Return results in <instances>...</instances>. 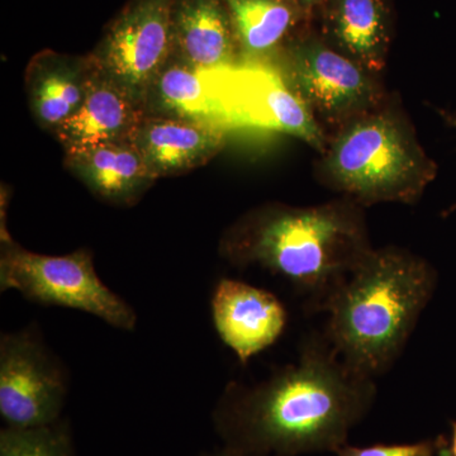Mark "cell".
<instances>
[{
  "label": "cell",
  "mask_w": 456,
  "mask_h": 456,
  "mask_svg": "<svg viewBox=\"0 0 456 456\" xmlns=\"http://www.w3.org/2000/svg\"><path fill=\"white\" fill-rule=\"evenodd\" d=\"M375 398V379L342 362L325 336H314L297 362L263 382L228 384L213 424L226 448L246 455L336 452Z\"/></svg>",
  "instance_id": "1"
},
{
  "label": "cell",
  "mask_w": 456,
  "mask_h": 456,
  "mask_svg": "<svg viewBox=\"0 0 456 456\" xmlns=\"http://www.w3.org/2000/svg\"><path fill=\"white\" fill-rule=\"evenodd\" d=\"M436 288V273L404 248L370 251L330 296L325 338L342 362L375 379L403 353Z\"/></svg>",
  "instance_id": "2"
},
{
  "label": "cell",
  "mask_w": 456,
  "mask_h": 456,
  "mask_svg": "<svg viewBox=\"0 0 456 456\" xmlns=\"http://www.w3.org/2000/svg\"><path fill=\"white\" fill-rule=\"evenodd\" d=\"M371 250L362 206L347 198L265 209L237 228L224 248L237 265L285 279L312 311H321Z\"/></svg>",
  "instance_id": "3"
},
{
  "label": "cell",
  "mask_w": 456,
  "mask_h": 456,
  "mask_svg": "<svg viewBox=\"0 0 456 456\" xmlns=\"http://www.w3.org/2000/svg\"><path fill=\"white\" fill-rule=\"evenodd\" d=\"M436 171L410 122L384 103L336 131L321 160L322 182L362 207L415 203Z\"/></svg>",
  "instance_id": "4"
},
{
  "label": "cell",
  "mask_w": 456,
  "mask_h": 456,
  "mask_svg": "<svg viewBox=\"0 0 456 456\" xmlns=\"http://www.w3.org/2000/svg\"><path fill=\"white\" fill-rule=\"evenodd\" d=\"M0 290H16L41 305L71 308L132 331L137 314L101 278L88 250L49 256L18 248L3 231Z\"/></svg>",
  "instance_id": "5"
},
{
  "label": "cell",
  "mask_w": 456,
  "mask_h": 456,
  "mask_svg": "<svg viewBox=\"0 0 456 456\" xmlns=\"http://www.w3.org/2000/svg\"><path fill=\"white\" fill-rule=\"evenodd\" d=\"M281 71L321 127L340 130L384 103L377 74L334 49L323 37L307 35L292 41Z\"/></svg>",
  "instance_id": "6"
},
{
  "label": "cell",
  "mask_w": 456,
  "mask_h": 456,
  "mask_svg": "<svg viewBox=\"0 0 456 456\" xmlns=\"http://www.w3.org/2000/svg\"><path fill=\"white\" fill-rule=\"evenodd\" d=\"M175 0H134L114 20L90 68L143 107L147 93L174 55Z\"/></svg>",
  "instance_id": "7"
},
{
  "label": "cell",
  "mask_w": 456,
  "mask_h": 456,
  "mask_svg": "<svg viewBox=\"0 0 456 456\" xmlns=\"http://www.w3.org/2000/svg\"><path fill=\"white\" fill-rule=\"evenodd\" d=\"M69 393L66 369L35 326L0 338V415L9 428L60 419Z\"/></svg>",
  "instance_id": "8"
},
{
  "label": "cell",
  "mask_w": 456,
  "mask_h": 456,
  "mask_svg": "<svg viewBox=\"0 0 456 456\" xmlns=\"http://www.w3.org/2000/svg\"><path fill=\"white\" fill-rule=\"evenodd\" d=\"M218 71L232 131L281 132L305 141L321 154L325 151V131L281 69L265 61H239Z\"/></svg>",
  "instance_id": "9"
},
{
  "label": "cell",
  "mask_w": 456,
  "mask_h": 456,
  "mask_svg": "<svg viewBox=\"0 0 456 456\" xmlns=\"http://www.w3.org/2000/svg\"><path fill=\"white\" fill-rule=\"evenodd\" d=\"M211 311L216 331L242 365L273 346L288 323V312L277 296L230 278L216 284Z\"/></svg>",
  "instance_id": "10"
},
{
  "label": "cell",
  "mask_w": 456,
  "mask_h": 456,
  "mask_svg": "<svg viewBox=\"0 0 456 456\" xmlns=\"http://www.w3.org/2000/svg\"><path fill=\"white\" fill-rule=\"evenodd\" d=\"M145 117L143 107L127 92L89 65L83 103L53 131L65 152H73L104 143L131 142Z\"/></svg>",
  "instance_id": "11"
},
{
  "label": "cell",
  "mask_w": 456,
  "mask_h": 456,
  "mask_svg": "<svg viewBox=\"0 0 456 456\" xmlns=\"http://www.w3.org/2000/svg\"><path fill=\"white\" fill-rule=\"evenodd\" d=\"M143 110L146 116L232 131L222 97L218 68L198 69L179 59L173 61L171 57L147 93Z\"/></svg>",
  "instance_id": "12"
},
{
  "label": "cell",
  "mask_w": 456,
  "mask_h": 456,
  "mask_svg": "<svg viewBox=\"0 0 456 456\" xmlns=\"http://www.w3.org/2000/svg\"><path fill=\"white\" fill-rule=\"evenodd\" d=\"M318 9L327 44L371 73L383 70L392 36L389 0H325Z\"/></svg>",
  "instance_id": "13"
},
{
  "label": "cell",
  "mask_w": 456,
  "mask_h": 456,
  "mask_svg": "<svg viewBox=\"0 0 456 456\" xmlns=\"http://www.w3.org/2000/svg\"><path fill=\"white\" fill-rule=\"evenodd\" d=\"M224 136L226 132L200 123L146 116L131 143L160 178L206 164L221 151Z\"/></svg>",
  "instance_id": "14"
},
{
  "label": "cell",
  "mask_w": 456,
  "mask_h": 456,
  "mask_svg": "<svg viewBox=\"0 0 456 456\" xmlns=\"http://www.w3.org/2000/svg\"><path fill=\"white\" fill-rule=\"evenodd\" d=\"M174 55L198 69L237 64L239 44L226 0H175Z\"/></svg>",
  "instance_id": "15"
},
{
  "label": "cell",
  "mask_w": 456,
  "mask_h": 456,
  "mask_svg": "<svg viewBox=\"0 0 456 456\" xmlns=\"http://www.w3.org/2000/svg\"><path fill=\"white\" fill-rule=\"evenodd\" d=\"M65 154L66 167L95 196L110 203L136 202L158 179L131 142L104 143Z\"/></svg>",
  "instance_id": "16"
},
{
  "label": "cell",
  "mask_w": 456,
  "mask_h": 456,
  "mask_svg": "<svg viewBox=\"0 0 456 456\" xmlns=\"http://www.w3.org/2000/svg\"><path fill=\"white\" fill-rule=\"evenodd\" d=\"M240 53L244 61L278 49L303 18L308 16L293 0H226Z\"/></svg>",
  "instance_id": "17"
},
{
  "label": "cell",
  "mask_w": 456,
  "mask_h": 456,
  "mask_svg": "<svg viewBox=\"0 0 456 456\" xmlns=\"http://www.w3.org/2000/svg\"><path fill=\"white\" fill-rule=\"evenodd\" d=\"M89 65L77 66L65 60H47L33 71V112L45 127L55 130L83 103Z\"/></svg>",
  "instance_id": "18"
},
{
  "label": "cell",
  "mask_w": 456,
  "mask_h": 456,
  "mask_svg": "<svg viewBox=\"0 0 456 456\" xmlns=\"http://www.w3.org/2000/svg\"><path fill=\"white\" fill-rule=\"evenodd\" d=\"M0 456H75L70 428L64 419L35 428L0 431Z\"/></svg>",
  "instance_id": "19"
},
{
  "label": "cell",
  "mask_w": 456,
  "mask_h": 456,
  "mask_svg": "<svg viewBox=\"0 0 456 456\" xmlns=\"http://www.w3.org/2000/svg\"><path fill=\"white\" fill-rule=\"evenodd\" d=\"M444 440H425L410 444H375L370 446L344 445L336 456H430L445 448Z\"/></svg>",
  "instance_id": "20"
},
{
  "label": "cell",
  "mask_w": 456,
  "mask_h": 456,
  "mask_svg": "<svg viewBox=\"0 0 456 456\" xmlns=\"http://www.w3.org/2000/svg\"><path fill=\"white\" fill-rule=\"evenodd\" d=\"M293 2L296 3L297 5H299L303 11L311 13L314 9L320 8L325 0H293Z\"/></svg>",
  "instance_id": "21"
},
{
  "label": "cell",
  "mask_w": 456,
  "mask_h": 456,
  "mask_svg": "<svg viewBox=\"0 0 456 456\" xmlns=\"http://www.w3.org/2000/svg\"><path fill=\"white\" fill-rule=\"evenodd\" d=\"M204 456H250L246 455L244 452H236V450L226 448L224 446V449L218 450V452H211V454H207Z\"/></svg>",
  "instance_id": "22"
},
{
  "label": "cell",
  "mask_w": 456,
  "mask_h": 456,
  "mask_svg": "<svg viewBox=\"0 0 456 456\" xmlns=\"http://www.w3.org/2000/svg\"><path fill=\"white\" fill-rule=\"evenodd\" d=\"M449 456H456V422H452V441L448 448Z\"/></svg>",
  "instance_id": "23"
},
{
  "label": "cell",
  "mask_w": 456,
  "mask_h": 456,
  "mask_svg": "<svg viewBox=\"0 0 456 456\" xmlns=\"http://www.w3.org/2000/svg\"><path fill=\"white\" fill-rule=\"evenodd\" d=\"M430 456H449L448 448H446V446H445V448L441 450L440 452H437V454L430 455Z\"/></svg>",
  "instance_id": "24"
},
{
  "label": "cell",
  "mask_w": 456,
  "mask_h": 456,
  "mask_svg": "<svg viewBox=\"0 0 456 456\" xmlns=\"http://www.w3.org/2000/svg\"><path fill=\"white\" fill-rule=\"evenodd\" d=\"M449 121L452 123V125L456 126V118H449Z\"/></svg>",
  "instance_id": "25"
}]
</instances>
